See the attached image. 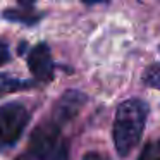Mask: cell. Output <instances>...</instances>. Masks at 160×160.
Masks as SVG:
<instances>
[{"label": "cell", "mask_w": 160, "mask_h": 160, "mask_svg": "<svg viewBox=\"0 0 160 160\" xmlns=\"http://www.w3.org/2000/svg\"><path fill=\"white\" fill-rule=\"evenodd\" d=\"M148 117V105L143 100L131 98L117 107L114 119V145L121 157H128L129 152L139 143Z\"/></svg>", "instance_id": "1"}, {"label": "cell", "mask_w": 160, "mask_h": 160, "mask_svg": "<svg viewBox=\"0 0 160 160\" xmlns=\"http://www.w3.org/2000/svg\"><path fill=\"white\" fill-rule=\"evenodd\" d=\"M29 153L38 160H67L69 146L62 138L60 128L50 121L33 131L29 139Z\"/></svg>", "instance_id": "2"}, {"label": "cell", "mask_w": 160, "mask_h": 160, "mask_svg": "<svg viewBox=\"0 0 160 160\" xmlns=\"http://www.w3.org/2000/svg\"><path fill=\"white\" fill-rule=\"evenodd\" d=\"M29 122V112L22 103L11 102L0 107V150L16 145Z\"/></svg>", "instance_id": "3"}, {"label": "cell", "mask_w": 160, "mask_h": 160, "mask_svg": "<svg viewBox=\"0 0 160 160\" xmlns=\"http://www.w3.org/2000/svg\"><path fill=\"white\" fill-rule=\"evenodd\" d=\"M86 103V95L83 91L78 90H69L59 98V102L53 107L52 114V122L57 124L59 128H62L64 124H67L69 121H72L78 115V112L83 108V105Z\"/></svg>", "instance_id": "4"}, {"label": "cell", "mask_w": 160, "mask_h": 160, "mask_svg": "<svg viewBox=\"0 0 160 160\" xmlns=\"http://www.w3.org/2000/svg\"><path fill=\"white\" fill-rule=\"evenodd\" d=\"M28 66L33 76L38 81H52L53 79V60L50 55V48L47 43H38L28 55Z\"/></svg>", "instance_id": "5"}, {"label": "cell", "mask_w": 160, "mask_h": 160, "mask_svg": "<svg viewBox=\"0 0 160 160\" xmlns=\"http://www.w3.org/2000/svg\"><path fill=\"white\" fill-rule=\"evenodd\" d=\"M31 84H33L31 81L12 78V76H7V74H0V97L14 93V91H19V90H26Z\"/></svg>", "instance_id": "6"}, {"label": "cell", "mask_w": 160, "mask_h": 160, "mask_svg": "<svg viewBox=\"0 0 160 160\" xmlns=\"http://www.w3.org/2000/svg\"><path fill=\"white\" fill-rule=\"evenodd\" d=\"M4 18L7 21H14V22H22L26 26H31V24H36L40 21V14H35V12L28 11H19V9H7L4 11Z\"/></svg>", "instance_id": "7"}, {"label": "cell", "mask_w": 160, "mask_h": 160, "mask_svg": "<svg viewBox=\"0 0 160 160\" xmlns=\"http://www.w3.org/2000/svg\"><path fill=\"white\" fill-rule=\"evenodd\" d=\"M143 83L150 88L160 90V64H153L143 76Z\"/></svg>", "instance_id": "8"}, {"label": "cell", "mask_w": 160, "mask_h": 160, "mask_svg": "<svg viewBox=\"0 0 160 160\" xmlns=\"http://www.w3.org/2000/svg\"><path fill=\"white\" fill-rule=\"evenodd\" d=\"M138 160H160V139L145 145V148L139 153Z\"/></svg>", "instance_id": "9"}, {"label": "cell", "mask_w": 160, "mask_h": 160, "mask_svg": "<svg viewBox=\"0 0 160 160\" xmlns=\"http://www.w3.org/2000/svg\"><path fill=\"white\" fill-rule=\"evenodd\" d=\"M11 60V52H9V47L4 42H0V67L7 64Z\"/></svg>", "instance_id": "10"}, {"label": "cell", "mask_w": 160, "mask_h": 160, "mask_svg": "<svg viewBox=\"0 0 160 160\" xmlns=\"http://www.w3.org/2000/svg\"><path fill=\"white\" fill-rule=\"evenodd\" d=\"M83 160H102V157L97 152H88V153H84Z\"/></svg>", "instance_id": "11"}, {"label": "cell", "mask_w": 160, "mask_h": 160, "mask_svg": "<svg viewBox=\"0 0 160 160\" xmlns=\"http://www.w3.org/2000/svg\"><path fill=\"white\" fill-rule=\"evenodd\" d=\"M16 160H31V158H29L28 155H21V157H18Z\"/></svg>", "instance_id": "12"}]
</instances>
